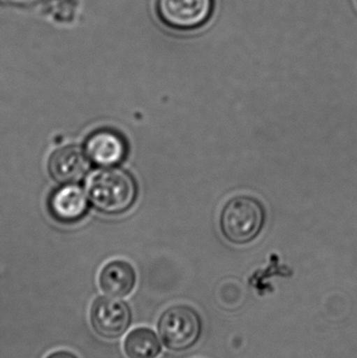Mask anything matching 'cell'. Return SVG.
Wrapping results in <instances>:
<instances>
[{
	"label": "cell",
	"mask_w": 357,
	"mask_h": 358,
	"mask_svg": "<svg viewBox=\"0 0 357 358\" xmlns=\"http://www.w3.org/2000/svg\"><path fill=\"white\" fill-rule=\"evenodd\" d=\"M136 284V271L127 261H110L103 267L99 275V285L103 294L112 298L122 299L129 296Z\"/></svg>",
	"instance_id": "9c48e42d"
},
{
	"label": "cell",
	"mask_w": 357,
	"mask_h": 358,
	"mask_svg": "<svg viewBox=\"0 0 357 358\" xmlns=\"http://www.w3.org/2000/svg\"><path fill=\"white\" fill-rule=\"evenodd\" d=\"M264 210L258 200L249 196H238L226 203L222 210L220 224L224 236L233 243L252 241L261 231Z\"/></svg>",
	"instance_id": "7a4b0ae2"
},
{
	"label": "cell",
	"mask_w": 357,
	"mask_h": 358,
	"mask_svg": "<svg viewBox=\"0 0 357 358\" xmlns=\"http://www.w3.org/2000/svg\"><path fill=\"white\" fill-rule=\"evenodd\" d=\"M131 309L127 303L112 296L96 299L90 308V324L98 336L117 340L131 325Z\"/></svg>",
	"instance_id": "5b68a950"
},
{
	"label": "cell",
	"mask_w": 357,
	"mask_h": 358,
	"mask_svg": "<svg viewBox=\"0 0 357 358\" xmlns=\"http://www.w3.org/2000/svg\"><path fill=\"white\" fill-rule=\"evenodd\" d=\"M48 206L50 214L56 220L73 223L87 212L88 200L81 187L71 183L52 194Z\"/></svg>",
	"instance_id": "ba28073f"
},
{
	"label": "cell",
	"mask_w": 357,
	"mask_h": 358,
	"mask_svg": "<svg viewBox=\"0 0 357 358\" xmlns=\"http://www.w3.org/2000/svg\"><path fill=\"white\" fill-rule=\"evenodd\" d=\"M86 189L92 206L107 215H119L129 210L138 193L133 178L117 168H106L92 174Z\"/></svg>",
	"instance_id": "6da1fadb"
},
{
	"label": "cell",
	"mask_w": 357,
	"mask_h": 358,
	"mask_svg": "<svg viewBox=\"0 0 357 358\" xmlns=\"http://www.w3.org/2000/svg\"><path fill=\"white\" fill-rule=\"evenodd\" d=\"M48 173L57 182L71 185L80 180L88 169L87 157L75 145L54 151L48 159Z\"/></svg>",
	"instance_id": "52a82bcc"
},
{
	"label": "cell",
	"mask_w": 357,
	"mask_h": 358,
	"mask_svg": "<svg viewBox=\"0 0 357 358\" xmlns=\"http://www.w3.org/2000/svg\"><path fill=\"white\" fill-rule=\"evenodd\" d=\"M124 351L128 358H157L161 346L153 330L140 327L128 334L124 342Z\"/></svg>",
	"instance_id": "30bf717a"
},
{
	"label": "cell",
	"mask_w": 357,
	"mask_h": 358,
	"mask_svg": "<svg viewBox=\"0 0 357 358\" xmlns=\"http://www.w3.org/2000/svg\"><path fill=\"white\" fill-rule=\"evenodd\" d=\"M85 155L99 167H115L126 159L127 144L125 138L115 130H96L86 140Z\"/></svg>",
	"instance_id": "8992f818"
},
{
	"label": "cell",
	"mask_w": 357,
	"mask_h": 358,
	"mask_svg": "<svg viewBox=\"0 0 357 358\" xmlns=\"http://www.w3.org/2000/svg\"><path fill=\"white\" fill-rule=\"evenodd\" d=\"M154 8L166 27L177 33H191L210 22L216 0H155Z\"/></svg>",
	"instance_id": "3957f363"
},
{
	"label": "cell",
	"mask_w": 357,
	"mask_h": 358,
	"mask_svg": "<svg viewBox=\"0 0 357 358\" xmlns=\"http://www.w3.org/2000/svg\"><path fill=\"white\" fill-rule=\"evenodd\" d=\"M46 358H79L77 355H73V353L68 352V351L60 350L56 351V352L52 353V355H48Z\"/></svg>",
	"instance_id": "8fae6325"
},
{
	"label": "cell",
	"mask_w": 357,
	"mask_h": 358,
	"mask_svg": "<svg viewBox=\"0 0 357 358\" xmlns=\"http://www.w3.org/2000/svg\"><path fill=\"white\" fill-rule=\"evenodd\" d=\"M159 334L167 348L182 352L198 342L203 334V320L192 307L175 305L159 317Z\"/></svg>",
	"instance_id": "277c9868"
}]
</instances>
